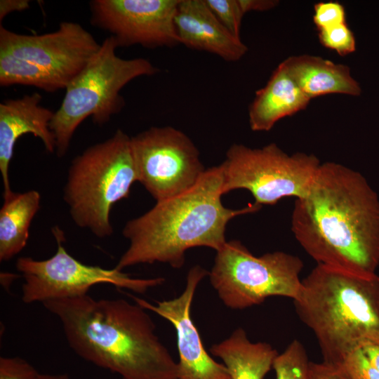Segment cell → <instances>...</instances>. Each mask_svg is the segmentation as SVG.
<instances>
[{"mask_svg":"<svg viewBox=\"0 0 379 379\" xmlns=\"http://www.w3.org/2000/svg\"><path fill=\"white\" fill-rule=\"evenodd\" d=\"M179 43L228 62L241 59L248 47L217 19L205 0H180L175 17Z\"/></svg>","mask_w":379,"mask_h":379,"instance_id":"9a60e30c","label":"cell"},{"mask_svg":"<svg viewBox=\"0 0 379 379\" xmlns=\"http://www.w3.org/2000/svg\"><path fill=\"white\" fill-rule=\"evenodd\" d=\"M310 100L281 62L266 85L255 92L248 109L250 128L253 131H269L280 119L305 109Z\"/></svg>","mask_w":379,"mask_h":379,"instance_id":"2e32d148","label":"cell"},{"mask_svg":"<svg viewBox=\"0 0 379 379\" xmlns=\"http://www.w3.org/2000/svg\"><path fill=\"white\" fill-rule=\"evenodd\" d=\"M41 95L37 93L16 99H8L0 104V172L3 199L11 190L9 167L17 140L25 134L39 138L47 152H55V136L50 128L54 112L40 105Z\"/></svg>","mask_w":379,"mask_h":379,"instance_id":"5bb4252c","label":"cell"},{"mask_svg":"<svg viewBox=\"0 0 379 379\" xmlns=\"http://www.w3.org/2000/svg\"><path fill=\"white\" fill-rule=\"evenodd\" d=\"M310 379H350L338 367L327 364L310 363Z\"/></svg>","mask_w":379,"mask_h":379,"instance_id":"484cf974","label":"cell"},{"mask_svg":"<svg viewBox=\"0 0 379 379\" xmlns=\"http://www.w3.org/2000/svg\"><path fill=\"white\" fill-rule=\"evenodd\" d=\"M361 349L371 363L379 370V341L367 345Z\"/></svg>","mask_w":379,"mask_h":379,"instance_id":"f1b7e54d","label":"cell"},{"mask_svg":"<svg viewBox=\"0 0 379 379\" xmlns=\"http://www.w3.org/2000/svg\"><path fill=\"white\" fill-rule=\"evenodd\" d=\"M314 333L323 361L337 365L351 352L379 341V277L317 264L293 300Z\"/></svg>","mask_w":379,"mask_h":379,"instance_id":"277c9868","label":"cell"},{"mask_svg":"<svg viewBox=\"0 0 379 379\" xmlns=\"http://www.w3.org/2000/svg\"><path fill=\"white\" fill-rule=\"evenodd\" d=\"M138 182L160 201L193 187L204 173L192 140L172 126H153L131 137Z\"/></svg>","mask_w":379,"mask_h":379,"instance_id":"8fae6325","label":"cell"},{"mask_svg":"<svg viewBox=\"0 0 379 379\" xmlns=\"http://www.w3.org/2000/svg\"><path fill=\"white\" fill-rule=\"evenodd\" d=\"M244 15L250 11H265L274 8L279 1L276 0H238Z\"/></svg>","mask_w":379,"mask_h":379,"instance_id":"4316f807","label":"cell"},{"mask_svg":"<svg viewBox=\"0 0 379 379\" xmlns=\"http://www.w3.org/2000/svg\"><path fill=\"white\" fill-rule=\"evenodd\" d=\"M281 63L310 99L334 93L358 96L361 93L359 83L343 64L310 55L291 56Z\"/></svg>","mask_w":379,"mask_h":379,"instance_id":"e0dca14e","label":"cell"},{"mask_svg":"<svg viewBox=\"0 0 379 379\" xmlns=\"http://www.w3.org/2000/svg\"><path fill=\"white\" fill-rule=\"evenodd\" d=\"M223 174L221 164L206 168L187 191L156 201L142 215L126 222L122 234L128 246L114 267L122 270L140 264L161 262L180 269L186 251L194 247L219 251L227 242L228 222L239 215L261 209L255 203L239 209L221 201Z\"/></svg>","mask_w":379,"mask_h":379,"instance_id":"3957f363","label":"cell"},{"mask_svg":"<svg viewBox=\"0 0 379 379\" xmlns=\"http://www.w3.org/2000/svg\"><path fill=\"white\" fill-rule=\"evenodd\" d=\"M100 47L80 24L62 22L43 34L0 25V86L25 85L53 93L65 89Z\"/></svg>","mask_w":379,"mask_h":379,"instance_id":"8992f818","label":"cell"},{"mask_svg":"<svg viewBox=\"0 0 379 379\" xmlns=\"http://www.w3.org/2000/svg\"><path fill=\"white\" fill-rule=\"evenodd\" d=\"M221 24L234 36L240 38L244 17L238 0H205Z\"/></svg>","mask_w":379,"mask_h":379,"instance_id":"7402d4cb","label":"cell"},{"mask_svg":"<svg viewBox=\"0 0 379 379\" xmlns=\"http://www.w3.org/2000/svg\"><path fill=\"white\" fill-rule=\"evenodd\" d=\"M321 163L312 154H288L277 144L251 148L233 144L221 164L223 194L246 190L254 203L274 205L285 197H303L308 191Z\"/></svg>","mask_w":379,"mask_h":379,"instance_id":"9c48e42d","label":"cell"},{"mask_svg":"<svg viewBox=\"0 0 379 379\" xmlns=\"http://www.w3.org/2000/svg\"><path fill=\"white\" fill-rule=\"evenodd\" d=\"M303 267L297 255L277 251L256 256L240 241L231 240L216 252L208 277L227 307L244 310L270 297L295 299Z\"/></svg>","mask_w":379,"mask_h":379,"instance_id":"ba28073f","label":"cell"},{"mask_svg":"<svg viewBox=\"0 0 379 379\" xmlns=\"http://www.w3.org/2000/svg\"><path fill=\"white\" fill-rule=\"evenodd\" d=\"M350 379H379V370L371 363L361 348L357 349L337 365Z\"/></svg>","mask_w":379,"mask_h":379,"instance_id":"603a6c76","label":"cell"},{"mask_svg":"<svg viewBox=\"0 0 379 379\" xmlns=\"http://www.w3.org/2000/svg\"><path fill=\"white\" fill-rule=\"evenodd\" d=\"M35 190L13 192L4 198L0 209V261H7L26 246L32 221L40 208Z\"/></svg>","mask_w":379,"mask_h":379,"instance_id":"d6986e66","label":"cell"},{"mask_svg":"<svg viewBox=\"0 0 379 379\" xmlns=\"http://www.w3.org/2000/svg\"><path fill=\"white\" fill-rule=\"evenodd\" d=\"M119 48L113 36L103 40L97 53L69 82L59 108L50 123L58 157L67 154L73 135L88 117L103 125L124 105L121 90L130 81L159 72L142 58L124 59L116 53Z\"/></svg>","mask_w":379,"mask_h":379,"instance_id":"52a82bcc","label":"cell"},{"mask_svg":"<svg viewBox=\"0 0 379 379\" xmlns=\"http://www.w3.org/2000/svg\"><path fill=\"white\" fill-rule=\"evenodd\" d=\"M137 181L131 137L118 129L72 161L63 199L75 225L102 239L113 233L112 208L128 197Z\"/></svg>","mask_w":379,"mask_h":379,"instance_id":"5b68a950","label":"cell"},{"mask_svg":"<svg viewBox=\"0 0 379 379\" xmlns=\"http://www.w3.org/2000/svg\"><path fill=\"white\" fill-rule=\"evenodd\" d=\"M226 367L231 379H264L272 368L278 352L265 342H252L239 327L209 349Z\"/></svg>","mask_w":379,"mask_h":379,"instance_id":"ac0fdd59","label":"cell"},{"mask_svg":"<svg viewBox=\"0 0 379 379\" xmlns=\"http://www.w3.org/2000/svg\"><path fill=\"white\" fill-rule=\"evenodd\" d=\"M42 304L60 320L67 343L83 359L122 379H178V362L138 304L88 294Z\"/></svg>","mask_w":379,"mask_h":379,"instance_id":"7a4b0ae2","label":"cell"},{"mask_svg":"<svg viewBox=\"0 0 379 379\" xmlns=\"http://www.w3.org/2000/svg\"><path fill=\"white\" fill-rule=\"evenodd\" d=\"M29 8L28 0H1L0 1V21L13 11H22Z\"/></svg>","mask_w":379,"mask_h":379,"instance_id":"83f0119b","label":"cell"},{"mask_svg":"<svg viewBox=\"0 0 379 379\" xmlns=\"http://www.w3.org/2000/svg\"><path fill=\"white\" fill-rule=\"evenodd\" d=\"M179 1L93 0L91 22L109 32L118 47H171L180 44L175 25Z\"/></svg>","mask_w":379,"mask_h":379,"instance_id":"7c38bea8","label":"cell"},{"mask_svg":"<svg viewBox=\"0 0 379 379\" xmlns=\"http://www.w3.org/2000/svg\"><path fill=\"white\" fill-rule=\"evenodd\" d=\"M310 363L303 344L295 339L278 354L272 368L276 379H310Z\"/></svg>","mask_w":379,"mask_h":379,"instance_id":"ffe728a7","label":"cell"},{"mask_svg":"<svg viewBox=\"0 0 379 379\" xmlns=\"http://www.w3.org/2000/svg\"><path fill=\"white\" fill-rule=\"evenodd\" d=\"M39 379H71L67 374H40Z\"/></svg>","mask_w":379,"mask_h":379,"instance_id":"f546056e","label":"cell"},{"mask_svg":"<svg viewBox=\"0 0 379 379\" xmlns=\"http://www.w3.org/2000/svg\"><path fill=\"white\" fill-rule=\"evenodd\" d=\"M291 231L317 264L372 274L379 265V197L365 177L341 164L320 165L295 199Z\"/></svg>","mask_w":379,"mask_h":379,"instance_id":"6da1fadb","label":"cell"},{"mask_svg":"<svg viewBox=\"0 0 379 379\" xmlns=\"http://www.w3.org/2000/svg\"><path fill=\"white\" fill-rule=\"evenodd\" d=\"M313 22L318 31L346 23L345 8L337 1L319 2L314 6Z\"/></svg>","mask_w":379,"mask_h":379,"instance_id":"cb8c5ba5","label":"cell"},{"mask_svg":"<svg viewBox=\"0 0 379 379\" xmlns=\"http://www.w3.org/2000/svg\"><path fill=\"white\" fill-rule=\"evenodd\" d=\"M207 276L208 271L201 266L192 267L180 295L155 305L128 294L135 303L163 317L175 328L179 355L178 379H231L224 364L213 359L206 350L191 315L197 288Z\"/></svg>","mask_w":379,"mask_h":379,"instance_id":"4fadbf2b","label":"cell"},{"mask_svg":"<svg viewBox=\"0 0 379 379\" xmlns=\"http://www.w3.org/2000/svg\"><path fill=\"white\" fill-rule=\"evenodd\" d=\"M40 374L22 358H0V379H39Z\"/></svg>","mask_w":379,"mask_h":379,"instance_id":"d4e9b609","label":"cell"},{"mask_svg":"<svg viewBox=\"0 0 379 379\" xmlns=\"http://www.w3.org/2000/svg\"><path fill=\"white\" fill-rule=\"evenodd\" d=\"M318 32L320 43L340 55H347L355 51V36L347 23Z\"/></svg>","mask_w":379,"mask_h":379,"instance_id":"44dd1931","label":"cell"},{"mask_svg":"<svg viewBox=\"0 0 379 379\" xmlns=\"http://www.w3.org/2000/svg\"><path fill=\"white\" fill-rule=\"evenodd\" d=\"M57 250L46 260L20 257L16 269L22 274V300L25 303L44 302L88 294L89 289L99 284H112L137 293L161 285L164 277L140 279L116 267L106 269L81 262L71 255L63 246L64 234L58 227L53 229Z\"/></svg>","mask_w":379,"mask_h":379,"instance_id":"30bf717a","label":"cell"}]
</instances>
